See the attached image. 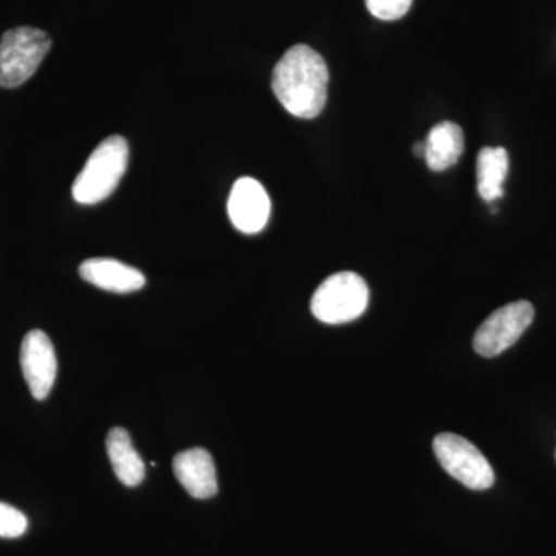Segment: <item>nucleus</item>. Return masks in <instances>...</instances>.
<instances>
[{"label": "nucleus", "instance_id": "f257e3e1", "mask_svg": "<svg viewBox=\"0 0 556 556\" xmlns=\"http://www.w3.org/2000/svg\"><path fill=\"white\" fill-rule=\"evenodd\" d=\"M327 62L305 43L291 47L277 62L273 90L291 115L313 119L320 115L328 98Z\"/></svg>", "mask_w": 556, "mask_h": 556}, {"label": "nucleus", "instance_id": "f03ea898", "mask_svg": "<svg viewBox=\"0 0 556 556\" xmlns=\"http://www.w3.org/2000/svg\"><path fill=\"white\" fill-rule=\"evenodd\" d=\"M127 163H129V144L126 139L119 135L105 138L93 150L86 166L73 182V199L76 203L86 204V206L109 199L126 174Z\"/></svg>", "mask_w": 556, "mask_h": 556}, {"label": "nucleus", "instance_id": "7ed1b4c3", "mask_svg": "<svg viewBox=\"0 0 556 556\" xmlns=\"http://www.w3.org/2000/svg\"><path fill=\"white\" fill-rule=\"evenodd\" d=\"M369 289L367 281L351 270L328 277L311 300V311L317 320L328 325L356 320L367 309Z\"/></svg>", "mask_w": 556, "mask_h": 556}, {"label": "nucleus", "instance_id": "20e7f679", "mask_svg": "<svg viewBox=\"0 0 556 556\" xmlns=\"http://www.w3.org/2000/svg\"><path fill=\"white\" fill-rule=\"evenodd\" d=\"M50 49V36L38 28L17 27L3 33L0 40V87L16 89L27 83Z\"/></svg>", "mask_w": 556, "mask_h": 556}, {"label": "nucleus", "instance_id": "39448f33", "mask_svg": "<svg viewBox=\"0 0 556 556\" xmlns=\"http://www.w3.org/2000/svg\"><path fill=\"white\" fill-rule=\"evenodd\" d=\"M433 448L444 470L460 484L471 490H486L495 484V471L489 460L466 438L441 433L434 438Z\"/></svg>", "mask_w": 556, "mask_h": 556}, {"label": "nucleus", "instance_id": "423d86ee", "mask_svg": "<svg viewBox=\"0 0 556 556\" xmlns=\"http://www.w3.org/2000/svg\"><path fill=\"white\" fill-rule=\"evenodd\" d=\"M535 309L530 302L508 303L482 321L473 339L475 351L482 357H495L514 346L532 325Z\"/></svg>", "mask_w": 556, "mask_h": 556}, {"label": "nucleus", "instance_id": "0eeeda50", "mask_svg": "<svg viewBox=\"0 0 556 556\" xmlns=\"http://www.w3.org/2000/svg\"><path fill=\"white\" fill-rule=\"evenodd\" d=\"M21 367L33 397L49 396L58 375V358L49 336L39 329L25 336L21 348Z\"/></svg>", "mask_w": 556, "mask_h": 556}, {"label": "nucleus", "instance_id": "6e6552de", "mask_svg": "<svg viewBox=\"0 0 556 556\" xmlns=\"http://www.w3.org/2000/svg\"><path fill=\"white\" fill-rule=\"evenodd\" d=\"M228 214L240 232H262L270 215L269 195L262 182L249 177L237 179L230 190Z\"/></svg>", "mask_w": 556, "mask_h": 556}, {"label": "nucleus", "instance_id": "1a4fd4ad", "mask_svg": "<svg viewBox=\"0 0 556 556\" xmlns=\"http://www.w3.org/2000/svg\"><path fill=\"white\" fill-rule=\"evenodd\" d=\"M174 473L190 496L207 500L217 495V471L207 450L190 448L178 453L174 457Z\"/></svg>", "mask_w": 556, "mask_h": 556}, {"label": "nucleus", "instance_id": "9d476101", "mask_svg": "<svg viewBox=\"0 0 556 556\" xmlns=\"http://www.w3.org/2000/svg\"><path fill=\"white\" fill-rule=\"evenodd\" d=\"M84 280L93 287L116 294H130L144 288L146 277L141 270L131 268L115 258H89L79 266Z\"/></svg>", "mask_w": 556, "mask_h": 556}, {"label": "nucleus", "instance_id": "9b49d317", "mask_svg": "<svg viewBox=\"0 0 556 556\" xmlns=\"http://www.w3.org/2000/svg\"><path fill=\"white\" fill-rule=\"evenodd\" d=\"M464 152V134L452 121L439 123L430 130L426 139L427 166L431 170L442 172L455 166Z\"/></svg>", "mask_w": 556, "mask_h": 556}, {"label": "nucleus", "instance_id": "f8f14e48", "mask_svg": "<svg viewBox=\"0 0 556 556\" xmlns=\"http://www.w3.org/2000/svg\"><path fill=\"white\" fill-rule=\"evenodd\" d=\"M108 453L113 471L124 485L137 486L144 481L146 464L142 463L127 430L116 427L109 431Z\"/></svg>", "mask_w": 556, "mask_h": 556}, {"label": "nucleus", "instance_id": "ddd939ff", "mask_svg": "<svg viewBox=\"0 0 556 556\" xmlns=\"http://www.w3.org/2000/svg\"><path fill=\"white\" fill-rule=\"evenodd\" d=\"M508 175V153L503 148H484L478 153V192L486 203L504 195V181Z\"/></svg>", "mask_w": 556, "mask_h": 556}, {"label": "nucleus", "instance_id": "4468645a", "mask_svg": "<svg viewBox=\"0 0 556 556\" xmlns=\"http://www.w3.org/2000/svg\"><path fill=\"white\" fill-rule=\"evenodd\" d=\"M372 16L380 21H397L412 9L413 0H365Z\"/></svg>", "mask_w": 556, "mask_h": 556}, {"label": "nucleus", "instance_id": "2eb2a0df", "mask_svg": "<svg viewBox=\"0 0 556 556\" xmlns=\"http://www.w3.org/2000/svg\"><path fill=\"white\" fill-rule=\"evenodd\" d=\"M27 517L21 510L0 503V538H20L27 530Z\"/></svg>", "mask_w": 556, "mask_h": 556}, {"label": "nucleus", "instance_id": "dca6fc26", "mask_svg": "<svg viewBox=\"0 0 556 556\" xmlns=\"http://www.w3.org/2000/svg\"><path fill=\"white\" fill-rule=\"evenodd\" d=\"M413 152L417 159H426V141H417L415 146H413Z\"/></svg>", "mask_w": 556, "mask_h": 556}]
</instances>
